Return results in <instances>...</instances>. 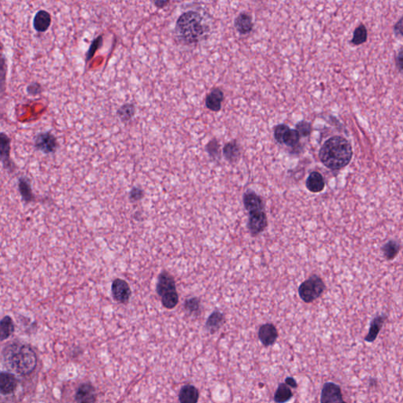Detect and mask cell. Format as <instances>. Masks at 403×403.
Instances as JSON below:
<instances>
[{
    "mask_svg": "<svg viewBox=\"0 0 403 403\" xmlns=\"http://www.w3.org/2000/svg\"><path fill=\"white\" fill-rule=\"evenodd\" d=\"M258 337L264 346L269 347L274 344L278 337V331L274 324L266 323L260 327Z\"/></svg>",
    "mask_w": 403,
    "mask_h": 403,
    "instance_id": "obj_13",
    "label": "cell"
},
{
    "mask_svg": "<svg viewBox=\"0 0 403 403\" xmlns=\"http://www.w3.org/2000/svg\"><path fill=\"white\" fill-rule=\"evenodd\" d=\"M102 36H99L94 40V41L92 42V44L90 46L89 50H88V54H87V57L86 60L87 61H89L90 60H92V57H93L94 54H95V52L100 47L101 45H102Z\"/></svg>",
    "mask_w": 403,
    "mask_h": 403,
    "instance_id": "obj_32",
    "label": "cell"
},
{
    "mask_svg": "<svg viewBox=\"0 0 403 403\" xmlns=\"http://www.w3.org/2000/svg\"><path fill=\"white\" fill-rule=\"evenodd\" d=\"M157 293L165 308L172 310L178 306L179 296L177 292L176 283L174 278L166 271L161 272L158 276Z\"/></svg>",
    "mask_w": 403,
    "mask_h": 403,
    "instance_id": "obj_4",
    "label": "cell"
},
{
    "mask_svg": "<svg viewBox=\"0 0 403 403\" xmlns=\"http://www.w3.org/2000/svg\"><path fill=\"white\" fill-rule=\"evenodd\" d=\"M267 226V216L265 211L249 213L248 227L252 237H256L263 233Z\"/></svg>",
    "mask_w": 403,
    "mask_h": 403,
    "instance_id": "obj_7",
    "label": "cell"
},
{
    "mask_svg": "<svg viewBox=\"0 0 403 403\" xmlns=\"http://www.w3.org/2000/svg\"><path fill=\"white\" fill-rule=\"evenodd\" d=\"M366 39H367V31L366 27L363 25H359L354 32L352 43L355 45L362 44L366 41Z\"/></svg>",
    "mask_w": 403,
    "mask_h": 403,
    "instance_id": "obj_28",
    "label": "cell"
},
{
    "mask_svg": "<svg viewBox=\"0 0 403 403\" xmlns=\"http://www.w3.org/2000/svg\"><path fill=\"white\" fill-rule=\"evenodd\" d=\"M223 154L224 158L228 162H236L240 158V149L237 142L233 141L227 143L223 148Z\"/></svg>",
    "mask_w": 403,
    "mask_h": 403,
    "instance_id": "obj_22",
    "label": "cell"
},
{
    "mask_svg": "<svg viewBox=\"0 0 403 403\" xmlns=\"http://www.w3.org/2000/svg\"><path fill=\"white\" fill-rule=\"evenodd\" d=\"M51 23V17L46 11H40L36 13L33 19V26L37 32H46Z\"/></svg>",
    "mask_w": 403,
    "mask_h": 403,
    "instance_id": "obj_18",
    "label": "cell"
},
{
    "mask_svg": "<svg viewBox=\"0 0 403 403\" xmlns=\"http://www.w3.org/2000/svg\"><path fill=\"white\" fill-rule=\"evenodd\" d=\"M321 403H346L342 399L341 389L333 383H327L323 387L321 396Z\"/></svg>",
    "mask_w": 403,
    "mask_h": 403,
    "instance_id": "obj_9",
    "label": "cell"
},
{
    "mask_svg": "<svg viewBox=\"0 0 403 403\" xmlns=\"http://www.w3.org/2000/svg\"><path fill=\"white\" fill-rule=\"evenodd\" d=\"M399 245L395 241H389L383 247V255L387 260H391L397 255L399 251Z\"/></svg>",
    "mask_w": 403,
    "mask_h": 403,
    "instance_id": "obj_27",
    "label": "cell"
},
{
    "mask_svg": "<svg viewBox=\"0 0 403 403\" xmlns=\"http://www.w3.org/2000/svg\"><path fill=\"white\" fill-rule=\"evenodd\" d=\"M1 158L6 168H12V162L10 159V150H11V140L5 133H1Z\"/></svg>",
    "mask_w": 403,
    "mask_h": 403,
    "instance_id": "obj_21",
    "label": "cell"
},
{
    "mask_svg": "<svg viewBox=\"0 0 403 403\" xmlns=\"http://www.w3.org/2000/svg\"><path fill=\"white\" fill-rule=\"evenodd\" d=\"M19 190H20L22 197L26 202H31L34 199L30 185L25 178H21L19 180Z\"/></svg>",
    "mask_w": 403,
    "mask_h": 403,
    "instance_id": "obj_26",
    "label": "cell"
},
{
    "mask_svg": "<svg viewBox=\"0 0 403 403\" xmlns=\"http://www.w3.org/2000/svg\"><path fill=\"white\" fill-rule=\"evenodd\" d=\"M111 291L115 301L122 304L127 303L131 296V289L124 279H116L113 280Z\"/></svg>",
    "mask_w": 403,
    "mask_h": 403,
    "instance_id": "obj_8",
    "label": "cell"
},
{
    "mask_svg": "<svg viewBox=\"0 0 403 403\" xmlns=\"http://www.w3.org/2000/svg\"><path fill=\"white\" fill-rule=\"evenodd\" d=\"M292 397V391L286 383H280L276 393L274 400L276 403H284L289 401Z\"/></svg>",
    "mask_w": 403,
    "mask_h": 403,
    "instance_id": "obj_24",
    "label": "cell"
},
{
    "mask_svg": "<svg viewBox=\"0 0 403 403\" xmlns=\"http://www.w3.org/2000/svg\"><path fill=\"white\" fill-rule=\"evenodd\" d=\"M219 147H220V145H219L218 142H217V140H213L210 141L206 146V151L210 154V156L215 158L217 154L218 155Z\"/></svg>",
    "mask_w": 403,
    "mask_h": 403,
    "instance_id": "obj_33",
    "label": "cell"
},
{
    "mask_svg": "<svg viewBox=\"0 0 403 403\" xmlns=\"http://www.w3.org/2000/svg\"><path fill=\"white\" fill-rule=\"evenodd\" d=\"M234 25L240 34L247 35L252 31L254 27L252 18L247 13H241L235 19Z\"/></svg>",
    "mask_w": 403,
    "mask_h": 403,
    "instance_id": "obj_16",
    "label": "cell"
},
{
    "mask_svg": "<svg viewBox=\"0 0 403 403\" xmlns=\"http://www.w3.org/2000/svg\"><path fill=\"white\" fill-rule=\"evenodd\" d=\"M306 186L307 189L313 193L322 192L325 186L324 178L320 172H312L307 178Z\"/></svg>",
    "mask_w": 403,
    "mask_h": 403,
    "instance_id": "obj_17",
    "label": "cell"
},
{
    "mask_svg": "<svg viewBox=\"0 0 403 403\" xmlns=\"http://www.w3.org/2000/svg\"><path fill=\"white\" fill-rule=\"evenodd\" d=\"M175 31L183 43L194 44L206 39L210 27L199 13L190 11L179 17Z\"/></svg>",
    "mask_w": 403,
    "mask_h": 403,
    "instance_id": "obj_3",
    "label": "cell"
},
{
    "mask_svg": "<svg viewBox=\"0 0 403 403\" xmlns=\"http://www.w3.org/2000/svg\"><path fill=\"white\" fill-rule=\"evenodd\" d=\"M199 395V391L196 387L187 384L180 391L179 401L181 403H197Z\"/></svg>",
    "mask_w": 403,
    "mask_h": 403,
    "instance_id": "obj_19",
    "label": "cell"
},
{
    "mask_svg": "<svg viewBox=\"0 0 403 403\" xmlns=\"http://www.w3.org/2000/svg\"><path fill=\"white\" fill-rule=\"evenodd\" d=\"M274 138L279 144L296 147L300 143V133L296 129H291L286 125H278L274 129Z\"/></svg>",
    "mask_w": 403,
    "mask_h": 403,
    "instance_id": "obj_6",
    "label": "cell"
},
{
    "mask_svg": "<svg viewBox=\"0 0 403 403\" xmlns=\"http://www.w3.org/2000/svg\"><path fill=\"white\" fill-rule=\"evenodd\" d=\"M18 386V380L13 373L1 372L0 374V391L4 395L13 394Z\"/></svg>",
    "mask_w": 403,
    "mask_h": 403,
    "instance_id": "obj_14",
    "label": "cell"
},
{
    "mask_svg": "<svg viewBox=\"0 0 403 403\" xmlns=\"http://www.w3.org/2000/svg\"><path fill=\"white\" fill-rule=\"evenodd\" d=\"M135 106L132 104H125L118 110V114L122 121H129L134 116Z\"/></svg>",
    "mask_w": 403,
    "mask_h": 403,
    "instance_id": "obj_30",
    "label": "cell"
},
{
    "mask_svg": "<svg viewBox=\"0 0 403 403\" xmlns=\"http://www.w3.org/2000/svg\"><path fill=\"white\" fill-rule=\"evenodd\" d=\"M394 31H395L396 34L403 36V18H401L398 23L396 24L394 26Z\"/></svg>",
    "mask_w": 403,
    "mask_h": 403,
    "instance_id": "obj_36",
    "label": "cell"
},
{
    "mask_svg": "<svg viewBox=\"0 0 403 403\" xmlns=\"http://www.w3.org/2000/svg\"><path fill=\"white\" fill-rule=\"evenodd\" d=\"M35 147L45 154L54 153L57 147V140L50 133H43L36 136Z\"/></svg>",
    "mask_w": 403,
    "mask_h": 403,
    "instance_id": "obj_10",
    "label": "cell"
},
{
    "mask_svg": "<svg viewBox=\"0 0 403 403\" xmlns=\"http://www.w3.org/2000/svg\"><path fill=\"white\" fill-rule=\"evenodd\" d=\"M285 383L289 386H291V387H297V383H296L295 379L292 378V377H289V378L286 379Z\"/></svg>",
    "mask_w": 403,
    "mask_h": 403,
    "instance_id": "obj_38",
    "label": "cell"
},
{
    "mask_svg": "<svg viewBox=\"0 0 403 403\" xmlns=\"http://www.w3.org/2000/svg\"><path fill=\"white\" fill-rule=\"evenodd\" d=\"M397 65L399 70L403 73V50H401L397 56Z\"/></svg>",
    "mask_w": 403,
    "mask_h": 403,
    "instance_id": "obj_37",
    "label": "cell"
},
{
    "mask_svg": "<svg viewBox=\"0 0 403 403\" xmlns=\"http://www.w3.org/2000/svg\"><path fill=\"white\" fill-rule=\"evenodd\" d=\"M144 196L143 191L140 190V188H134L131 191L130 193V199H133V201H137L141 199Z\"/></svg>",
    "mask_w": 403,
    "mask_h": 403,
    "instance_id": "obj_35",
    "label": "cell"
},
{
    "mask_svg": "<svg viewBox=\"0 0 403 403\" xmlns=\"http://www.w3.org/2000/svg\"><path fill=\"white\" fill-rule=\"evenodd\" d=\"M383 321H384V317H376V318L372 321L371 327H370V329H369V335H368L366 338V341H368V342H372V341L376 339V336H377V334H378L379 331H380V328L382 327Z\"/></svg>",
    "mask_w": 403,
    "mask_h": 403,
    "instance_id": "obj_25",
    "label": "cell"
},
{
    "mask_svg": "<svg viewBox=\"0 0 403 403\" xmlns=\"http://www.w3.org/2000/svg\"><path fill=\"white\" fill-rule=\"evenodd\" d=\"M3 358L6 368L20 376L31 374L37 366V356L27 344H10L4 348Z\"/></svg>",
    "mask_w": 403,
    "mask_h": 403,
    "instance_id": "obj_1",
    "label": "cell"
},
{
    "mask_svg": "<svg viewBox=\"0 0 403 403\" xmlns=\"http://www.w3.org/2000/svg\"><path fill=\"white\" fill-rule=\"evenodd\" d=\"M200 307L201 302L199 298H191L185 302V309L190 314H199V312L200 311Z\"/></svg>",
    "mask_w": 403,
    "mask_h": 403,
    "instance_id": "obj_29",
    "label": "cell"
},
{
    "mask_svg": "<svg viewBox=\"0 0 403 403\" xmlns=\"http://www.w3.org/2000/svg\"><path fill=\"white\" fill-rule=\"evenodd\" d=\"M28 93L32 95H36L40 94L42 92V88L39 83L35 82L32 83L27 88Z\"/></svg>",
    "mask_w": 403,
    "mask_h": 403,
    "instance_id": "obj_34",
    "label": "cell"
},
{
    "mask_svg": "<svg viewBox=\"0 0 403 403\" xmlns=\"http://www.w3.org/2000/svg\"><path fill=\"white\" fill-rule=\"evenodd\" d=\"M296 130L301 136H308L311 133L312 126L308 122L302 121L296 125Z\"/></svg>",
    "mask_w": 403,
    "mask_h": 403,
    "instance_id": "obj_31",
    "label": "cell"
},
{
    "mask_svg": "<svg viewBox=\"0 0 403 403\" xmlns=\"http://www.w3.org/2000/svg\"><path fill=\"white\" fill-rule=\"evenodd\" d=\"M244 207L248 213L265 211V205L261 196L252 190H248L243 196Z\"/></svg>",
    "mask_w": 403,
    "mask_h": 403,
    "instance_id": "obj_11",
    "label": "cell"
},
{
    "mask_svg": "<svg viewBox=\"0 0 403 403\" xmlns=\"http://www.w3.org/2000/svg\"><path fill=\"white\" fill-rule=\"evenodd\" d=\"M353 151L349 142L341 136H333L324 142L319 151V158L324 166L338 170L349 164Z\"/></svg>",
    "mask_w": 403,
    "mask_h": 403,
    "instance_id": "obj_2",
    "label": "cell"
},
{
    "mask_svg": "<svg viewBox=\"0 0 403 403\" xmlns=\"http://www.w3.org/2000/svg\"><path fill=\"white\" fill-rule=\"evenodd\" d=\"M154 5L158 8H162L165 7V5L168 4V1H158V2H154Z\"/></svg>",
    "mask_w": 403,
    "mask_h": 403,
    "instance_id": "obj_39",
    "label": "cell"
},
{
    "mask_svg": "<svg viewBox=\"0 0 403 403\" xmlns=\"http://www.w3.org/2000/svg\"><path fill=\"white\" fill-rule=\"evenodd\" d=\"M0 327H1V340L2 341L8 339L15 331V324L9 316H6L3 318Z\"/></svg>",
    "mask_w": 403,
    "mask_h": 403,
    "instance_id": "obj_23",
    "label": "cell"
},
{
    "mask_svg": "<svg viewBox=\"0 0 403 403\" xmlns=\"http://www.w3.org/2000/svg\"><path fill=\"white\" fill-rule=\"evenodd\" d=\"M325 284L320 276L313 275L300 284L299 296L304 303H310L315 301L322 294Z\"/></svg>",
    "mask_w": 403,
    "mask_h": 403,
    "instance_id": "obj_5",
    "label": "cell"
},
{
    "mask_svg": "<svg viewBox=\"0 0 403 403\" xmlns=\"http://www.w3.org/2000/svg\"><path fill=\"white\" fill-rule=\"evenodd\" d=\"M224 323V316L221 312L214 311L208 317L206 323V328L210 333H214Z\"/></svg>",
    "mask_w": 403,
    "mask_h": 403,
    "instance_id": "obj_20",
    "label": "cell"
},
{
    "mask_svg": "<svg viewBox=\"0 0 403 403\" xmlns=\"http://www.w3.org/2000/svg\"><path fill=\"white\" fill-rule=\"evenodd\" d=\"M224 100V93L220 88H213L206 98V106L213 112L220 111Z\"/></svg>",
    "mask_w": 403,
    "mask_h": 403,
    "instance_id": "obj_15",
    "label": "cell"
},
{
    "mask_svg": "<svg viewBox=\"0 0 403 403\" xmlns=\"http://www.w3.org/2000/svg\"><path fill=\"white\" fill-rule=\"evenodd\" d=\"M97 399L96 390L91 383H82L75 394L77 403H95Z\"/></svg>",
    "mask_w": 403,
    "mask_h": 403,
    "instance_id": "obj_12",
    "label": "cell"
}]
</instances>
